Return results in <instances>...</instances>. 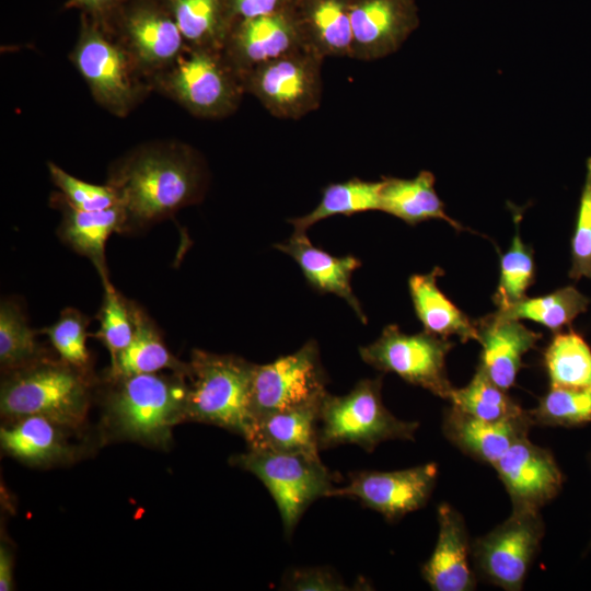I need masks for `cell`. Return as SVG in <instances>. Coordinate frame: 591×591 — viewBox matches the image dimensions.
Listing matches in <instances>:
<instances>
[{
    "label": "cell",
    "mask_w": 591,
    "mask_h": 591,
    "mask_svg": "<svg viewBox=\"0 0 591 591\" xmlns=\"http://www.w3.org/2000/svg\"><path fill=\"white\" fill-rule=\"evenodd\" d=\"M166 90L192 114L221 118L239 106L244 90L239 72L222 50L194 47L179 57L164 80Z\"/></svg>",
    "instance_id": "cell-8"
},
{
    "label": "cell",
    "mask_w": 591,
    "mask_h": 591,
    "mask_svg": "<svg viewBox=\"0 0 591 591\" xmlns=\"http://www.w3.org/2000/svg\"><path fill=\"white\" fill-rule=\"evenodd\" d=\"M91 392L86 371L60 358L45 356L4 372L0 390L1 415L10 420L43 416L63 428H76L85 419Z\"/></svg>",
    "instance_id": "cell-3"
},
{
    "label": "cell",
    "mask_w": 591,
    "mask_h": 591,
    "mask_svg": "<svg viewBox=\"0 0 591 591\" xmlns=\"http://www.w3.org/2000/svg\"><path fill=\"white\" fill-rule=\"evenodd\" d=\"M513 510L540 511L559 493L563 474L553 454L529 441L514 442L494 464Z\"/></svg>",
    "instance_id": "cell-15"
},
{
    "label": "cell",
    "mask_w": 591,
    "mask_h": 591,
    "mask_svg": "<svg viewBox=\"0 0 591 591\" xmlns=\"http://www.w3.org/2000/svg\"><path fill=\"white\" fill-rule=\"evenodd\" d=\"M475 324L477 340L482 345L478 367L496 385L508 391L515 383L523 355L535 346L542 335L498 311Z\"/></svg>",
    "instance_id": "cell-18"
},
{
    "label": "cell",
    "mask_w": 591,
    "mask_h": 591,
    "mask_svg": "<svg viewBox=\"0 0 591 591\" xmlns=\"http://www.w3.org/2000/svg\"><path fill=\"white\" fill-rule=\"evenodd\" d=\"M382 181L368 182L351 178L332 183L323 188L322 198L309 213L288 219L293 232H306L315 223L337 215L352 216L358 212L380 210Z\"/></svg>",
    "instance_id": "cell-30"
},
{
    "label": "cell",
    "mask_w": 591,
    "mask_h": 591,
    "mask_svg": "<svg viewBox=\"0 0 591 591\" xmlns=\"http://www.w3.org/2000/svg\"><path fill=\"white\" fill-rule=\"evenodd\" d=\"M89 318L79 310L66 308L58 320L50 326L40 329L45 334L59 358L65 362L86 371L90 356L86 348Z\"/></svg>",
    "instance_id": "cell-38"
},
{
    "label": "cell",
    "mask_w": 591,
    "mask_h": 591,
    "mask_svg": "<svg viewBox=\"0 0 591 591\" xmlns=\"http://www.w3.org/2000/svg\"><path fill=\"white\" fill-rule=\"evenodd\" d=\"M188 367L186 420L215 425L244 437L252 420L255 363L234 355L194 349Z\"/></svg>",
    "instance_id": "cell-4"
},
{
    "label": "cell",
    "mask_w": 591,
    "mask_h": 591,
    "mask_svg": "<svg viewBox=\"0 0 591 591\" xmlns=\"http://www.w3.org/2000/svg\"><path fill=\"white\" fill-rule=\"evenodd\" d=\"M283 587L300 591H341L348 589L338 573L327 567L292 569L283 578Z\"/></svg>",
    "instance_id": "cell-41"
},
{
    "label": "cell",
    "mask_w": 591,
    "mask_h": 591,
    "mask_svg": "<svg viewBox=\"0 0 591 591\" xmlns=\"http://www.w3.org/2000/svg\"><path fill=\"white\" fill-rule=\"evenodd\" d=\"M436 547L421 568L426 582L436 591H470L476 578L468 563L470 544L463 517L448 503L438 508Z\"/></svg>",
    "instance_id": "cell-19"
},
{
    "label": "cell",
    "mask_w": 591,
    "mask_h": 591,
    "mask_svg": "<svg viewBox=\"0 0 591 591\" xmlns=\"http://www.w3.org/2000/svg\"><path fill=\"white\" fill-rule=\"evenodd\" d=\"M326 383L320 348L314 339L269 363L255 364L251 391L252 419L318 404L326 394Z\"/></svg>",
    "instance_id": "cell-10"
},
{
    "label": "cell",
    "mask_w": 591,
    "mask_h": 591,
    "mask_svg": "<svg viewBox=\"0 0 591 591\" xmlns=\"http://www.w3.org/2000/svg\"><path fill=\"white\" fill-rule=\"evenodd\" d=\"M187 374L181 372L108 376L105 415L119 438L165 447L173 427L186 420Z\"/></svg>",
    "instance_id": "cell-2"
},
{
    "label": "cell",
    "mask_w": 591,
    "mask_h": 591,
    "mask_svg": "<svg viewBox=\"0 0 591 591\" xmlns=\"http://www.w3.org/2000/svg\"><path fill=\"white\" fill-rule=\"evenodd\" d=\"M382 376L362 379L345 395L326 392L318 412V445L356 444L368 452L387 440H414L417 421L396 418L383 404Z\"/></svg>",
    "instance_id": "cell-5"
},
{
    "label": "cell",
    "mask_w": 591,
    "mask_h": 591,
    "mask_svg": "<svg viewBox=\"0 0 591 591\" xmlns=\"http://www.w3.org/2000/svg\"><path fill=\"white\" fill-rule=\"evenodd\" d=\"M299 265L306 282L320 293H333L344 299L362 323L367 316L352 291V274L361 266L354 255L333 256L316 247L305 232H293L286 241L274 245Z\"/></svg>",
    "instance_id": "cell-20"
},
{
    "label": "cell",
    "mask_w": 591,
    "mask_h": 591,
    "mask_svg": "<svg viewBox=\"0 0 591 591\" xmlns=\"http://www.w3.org/2000/svg\"><path fill=\"white\" fill-rule=\"evenodd\" d=\"M109 185L125 211L126 231H131L197 202L205 190L206 175L188 150L147 149L124 161Z\"/></svg>",
    "instance_id": "cell-1"
},
{
    "label": "cell",
    "mask_w": 591,
    "mask_h": 591,
    "mask_svg": "<svg viewBox=\"0 0 591 591\" xmlns=\"http://www.w3.org/2000/svg\"><path fill=\"white\" fill-rule=\"evenodd\" d=\"M532 425L579 426L591 421V389L551 386L528 412Z\"/></svg>",
    "instance_id": "cell-35"
},
{
    "label": "cell",
    "mask_w": 591,
    "mask_h": 591,
    "mask_svg": "<svg viewBox=\"0 0 591 591\" xmlns=\"http://www.w3.org/2000/svg\"><path fill=\"white\" fill-rule=\"evenodd\" d=\"M185 42L222 50L233 19L228 0H164Z\"/></svg>",
    "instance_id": "cell-28"
},
{
    "label": "cell",
    "mask_w": 591,
    "mask_h": 591,
    "mask_svg": "<svg viewBox=\"0 0 591 591\" xmlns=\"http://www.w3.org/2000/svg\"><path fill=\"white\" fill-rule=\"evenodd\" d=\"M135 332L130 344L111 362L108 376H125L169 370L188 374V363L178 360L165 346L150 316L130 301Z\"/></svg>",
    "instance_id": "cell-25"
},
{
    "label": "cell",
    "mask_w": 591,
    "mask_h": 591,
    "mask_svg": "<svg viewBox=\"0 0 591 591\" xmlns=\"http://www.w3.org/2000/svg\"><path fill=\"white\" fill-rule=\"evenodd\" d=\"M22 308L13 299L0 303V364L4 372L43 357V351Z\"/></svg>",
    "instance_id": "cell-34"
},
{
    "label": "cell",
    "mask_w": 591,
    "mask_h": 591,
    "mask_svg": "<svg viewBox=\"0 0 591 591\" xmlns=\"http://www.w3.org/2000/svg\"><path fill=\"white\" fill-rule=\"evenodd\" d=\"M61 208L62 220L57 231L58 236L74 252L93 263L102 283L108 281L105 244L112 233L126 232L123 207L117 204L104 210L85 211L72 207L63 199Z\"/></svg>",
    "instance_id": "cell-23"
},
{
    "label": "cell",
    "mask_w": 591,
    "mask_h": 591,
    "mask_svg": "<svg viewBox=\"0 0 591 591\" xmlns=\"http://www.w3.org/2000/svg\"><path fill=\"white\" fill-rule=\"evenodd\" d=\"M104 297L99 312L100 328L90 334L101 340L111 354V362L130 344L135 325L130 301L125 299L112 285L103 283Z\"/></svg>",
    "instance_id": "cell-37"
},
{
    "label": "cell",
    "mask_w": 591,
    "mask_h": 591,
    "mask_svg": "<svg viewBox=\"0 0 591 591\" xmlns=\"http://www.w3.org/2000/svg\"><path fill=\"white\" fill-rule=\"evenodd\" d=\"M571 279H591V158L587 160L586 178L571 239Z\"/></svg>",
    "instance_id": "cell-40"
},
{
    "label": "cell",
    "mask_w": 591,
    "mask_h": 591,
    "mask_svg": "<svg viewBox=\"0 0 591 591\" xmlns=\"http://www.w3.org/2000/svg\"><path fill=\"white\" fill-rule=\"evenodd\" d=\"M380 210L409 225L441 219L456 230H463L460 223L445 213L444 205L434 189V176L429 171H421L413 178L383 177Z\"/></svg>",
    "instance_id": "cell-26"
},
{
    "label": "cell",
    "mask_w": 591,
    "mask_h": 591,
    "mask_svg": "<svg viewBox=\"0 0 591 591\" xmlns=\"http://www.w3.org/2000/svg\"><path fill=\"white\" fill-rule=\"evenodd\" d=\"M306 48L299 24L282 12L239 20L231 27L222 54L242 76L244 72Z\"/></svg>",
    "instance_id": "cell-17"
},
{
    "label": "cell",
    "mask_w": 591,
    "mask_h": 591,
    "mask_svg": "<svg viewBox=\"0 0 591 591\" xmlns=\"http://www.w3.org/2000/svg\"><path fill=\"white\" fill-rule=\"evenodd\" d=\"M452 347L448 338L426 331L405 334L392 324L383 328L376 340L360 347L359 355L374 369L395 373L410 384L449 399L453 387L447 375L445 357Z\"/></svg>",
    "instance_id": "cell-9"
},
{
    "label": "cell",
    "mask_w": 591,
    "mask_h": 591,
    "mask_svg": "<svg viewBox=\"0 0 591 591\" xmlns=\"http://www.w3.org/2000/svg\"><path fill=\"white\" fill-rule=\"evenodd\" d=\"M320 404L253 418L243 437L248 449L320 456Z\"/></svg>",
    "instance_id": "cell-21"
},
{
    "label": "cell",
    "mask_w": 591,
    "mask_h": 591,
    "mask_svg": "<svg viewBox=\"0 0 591 591\" xmlns=\"http://www.w3.org/2000/svg\"><path fill=\"white\" fill-rule=\"evenodd\" d=\"M449 401L461 412L487 421L515 420L528 414L480 367L466 386L453 387Z\"/></svg>",
    "instance_id": "cell-31"
},
{
    "label": "cell",
    "mask_w": 591,
    "mask_h": 591,
    "mask_svg": "<svg viewBox=\"0 0 591 591\" xmlns=\"http://www.w3.org/2000/svg\"><path fill=\"white\" fill-rule=\"evenodd\" d=\"M532 422L526 416L507 421H487L451 406L444 413L443 433L473 459L493 464L517 441L528 437Z\"/></svg>",
    "instance_id": "cell-22"
},
{
    "label": "cell",
    "mask_w": 591,
    "mask_h": 591,
    "mask_svg": "<svg viewBox=\"0 0 591 591\" xmlns=\"http://www.w3.org/2000/svg\"><path fill=\"white\" fill-rule=\"evenodd\" d=\"M534 276L533 250L522 242L517 227L511 245L500 259V277L494 294L498 310H505L525 298Z\"/></svg>",
    "instance_id": "cell-36"
},
{
    "label": "cell",
    "mask_w": 591,
    "mask_h": 591,
    "mask_svg": "<svg viewBox=\"0 0 591 591\" xmlns=\"http://www.w3.org/2000/svg\"><path fill=\"white\" fill-rule=\"evenodd\" d=\"M126 0H67V5L78 8L82 14L107 24Z\"/></svg>",
    "instance_id": "cell-43"
},
{
    "label": "cell",
    "mask_w": 591,
    "mask_h": 591,
    "mask_svg": "<svg viewBox=\"0 0 591 591\" xmlns=\"http://www.w3.org/2000/svg\"><path fill=\"white\" fill-rule=\"evenodd\" d=\"M107 24L120 30L144 67L161 68L181 57L185 39L164 0H126Z\"/></svg>",
    "instance_id": "cell-14"
},
{
    "label": "cell",
    "mask_w": 591,
    "mask_h": 591,
    "mask_svg": "<svg viewBox=\"0 0 591 591\" xmlns=\"http://www.w3.org/2000/svg\"><path fill=\"white\" fill-rule=\"evenodd\" d=\"M543 534L538 511L512 510L505 522L475 540L472 549L478 571L497 587L520 590Z\"/></svg>",
    "instance_id": "cell-12"
},
{
    "label": "cell",
    "mask_w": 591,
    "mask_h": 591,
    "mask_svg": "<svg viewBox=\"0 0 591 591\" xmlns=\"http://www.w3.org/2000/svg\"><path fill=\"white\" fill-rule=\"evenodd\" d=\"M13 556L8 546L0 544V591L13 590Z\"/></svg>",
    "instance_id": "cell-44"
},
{
    "label": "cell",
    "mask_w": 591,
    "mask_h": 591,
    "mask_svg": "<svg viewBox=\"0 0 591 591\" xmlns=\"http://www.w3.org/2000/svg\"><path fill=\"white\" fill-rule=\"evenodd\" d=\"M63 427L37 415L12 420L1 427L2 449L11 456L28 464H50L70 454L62 434Z\"/></svg>",
    "instance_id": "cell-27"
},
{
    "label": "cell",
    "mask_w": 591,
    "mask_h": 591,
    "mask_svg": "<svg viewBox=\"0 0 591 591\" xmlns=\"http://www.w3.org/2000/svg\"><path fill=\"white\" fill-rule=\"evenodd\" d=\"M300 31L306 48L321 57H350V2L314 0L308 9L306 25Z\"/></svg>",
    "instance_id": "cell-29"
},
{
    "label": "cell",
    "mask_w": 591,
    "mask_h": 591,
    "mask_svg": "<svg viewBox=\"0 0 591 591\" xmlns=\"http://www.w3.org/2000/svg\"><path fill=\"white\" fill-rule=\"evenodd\" d=\"M350 58L375 60L395 53L418 24L412 0L350 2Z\"/></svg>",
    "instance_id": "cell-16"
},
{
    "label": "cell",
    "mask_w": 591,
    "mask_h": 591,
    "mask_svg": "<svg viewBox=\"0 0 591 591\" xmlns=\"http://www.w3.org/2000/svg\"><path fill=\"white\" fill-rule=\"evenodd\" d=\"M233 18L253 19L280 12L282 0H228Z\"/></svg>",
    "instance_id": "cell-42"
},
{
    "label": "cell",
    "mask_w": 591,
    "mask_h": 591,
    "mask_svg": "<svg viewBox=\"0 0 591 591\" xmlns=\"http://www.w3.org/2000/svg\"><path fill=\"white\" fill-rule=\"evenodd\" d=\"M231 464L256 476L271 495L287 537H290L305 510L327 497L337 475L320 456L302 453L266 452L248 449L231 456Z\"/></svg>",
    "instance_id": "cell-6"
},
{
    "label": "cell",
    "mask_w": 591,
    "mask_h": 591,
    "mask_svg": "<svg viewBox=\"0 0 591 591\" xmlns=\"http://www.w3.org/2000/svg\"><path fill=\"white\" fill-rule=\"evenodd\" d=\"M438 476V465L427 463L406 470L359 471L349 474L346 486L333 488L327 497H348L394 521L422 508Z\"/></svg>",
    "instance_id": "cell-13"
},
{
    "label": "cell",
    "mask_w": 591,
    "mask_h": 591,
    "mask_svg": "<svg viewBox=\"0 0 591 591\" xmlns=\"http://www.w3.org/2000/svg\"><path fill=\"white\" fill-rule=\"evenodd\" d=\"M323 59L309 48H300L244 72V90L273 116L299 119L321 104Z\"/></svg>",
    "instance_id": "cell-7"
},
{
    "label": "cell",
    "mask_w": 591,
    "mask_h": 591,
    "mask_svg": "<svg viewBox=\"0 0 591 591\" xmlns=\"http://www.w3.org/2000/svg\"><path fill=\"white\" fill-rule=\"evenodd\" d=\"M544 362L551 386L591 389V348L578 333H557Z\"/></svg>",
    "instance_id": "cell-32"
},
{
    "label": "cell",
    "mask_w": 591,
    "mask_h": 591,
    "mask_svg": "<svg viewBox=\"0 0 591 591\" xmlns=\"http://www.w3.org/2000/svg\"><path fill=\"white\" fill-rule=\"evenodd\" d=\"M107 30L106 24L82 14L72 58L96 101L108 111L124 115L136 103L139 86L131 57Z\"/></svg>",
    "instance_id": "cell-11"
},
{
    "label": "cell",
    "mask_w": 591,
    "mask_h": 591,
    "mask_svg": "<svg viewBox=\"0 0 591 591\" xmlns=\"http://www.w3.org/2000/svg\"><path fill=\"white\" fill-rule=\"evenodd\" d=\"M55 185L72 207L85 211L104 210L119 204L116 190L109 185H95L79 179L54 163H48Z\"/></svg>",
    "instance_id": "cell-39"
},
{
    "label": "cell",
    "mask_w": 591,
    "mask_h": 591,
    "mask_svg": "<svg viewBox=\"0 0 591 591\" xmlns=\"http://www.w3.org/2000/svg\"><path fill=\"white\" fill-rule=\"evenodd\" d=\"M590 300L575 287L560 288L538 298H523L498 312L510 318L531 320L559 333L588 309Z\"/></svg>",
    "instance_id": "cell-33"
},
{
    "label": "cell",
    "mask_w": 591,
    "mask_h": 591,
    "mask_svg": "<svg viewBox=\"0 0 591 591\" xmlns=\"http://www.w3.org/2000/svg\"><path fill=\"white\" fill-rule=\"evenodd\" d=\"M443 275L440 267L428 274H415L408 279V289L418 320L424 329L448 338L455 335L461 341L477 340V328L460 309L439 289L437 280Z\"/></svg>",
    "instance_id": "cell-24"
}]
</instances>
